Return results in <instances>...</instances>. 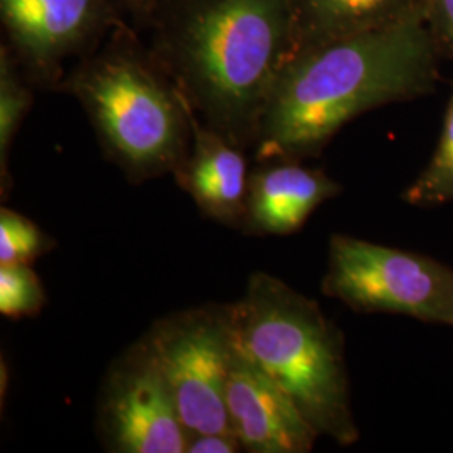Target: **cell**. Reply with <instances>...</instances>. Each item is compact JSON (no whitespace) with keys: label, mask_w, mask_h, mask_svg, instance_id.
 <instances>
[{"label":"cell","mask_w":453,"mask_h":453,"mask_svg":"<svg viewBox=\"0 0 453 453\" xmlns=\"http://www.w3.org/2000/svg\"><path fill=\"white\" fill-rule=\"evenodd\" d=\"M438 56L423 9L292 54L260 119L257 162H303L359 114L428 95L438 80Z\"/></svg>","instance_id":"obj_1"},{"label":"cell","mask_w":453,"mask_h":453,"mask_svg":"<svg viewBox=\"0 0 453 453\" xmlns=\"http://www.w3.org/2000/svg\"><path fill=\"white\" fill-rule=\"evenodd\" d=\"M148 29L151 54L202 123L254 146L291 56L289 0H166Z\"/></svg>","instance_id":"obj_2"},{"label":"cell","mask_w":453,"mask_h":453,"mask_svg":"<svg viewBox=\"0 0 453 453\" xmlns=\"http://www.w3.org/2000/svg\"><path fill=\"white\" fill-rule=\"evenodd\" d=\"M89 116L104 151L130 180L175 173L192 143V106L127 24L59 84Z\"/></svg>","instance_id":"obj_3"},{"label":"cell","mask_w":453,"mask_h":453,"mask_svg":"<svg viewBox=\"0 0 453 453\" xmlns=\"http://www.w3.org/2000/svg\"><path fill=\"white\" fill-rule=\"evenodd\" d=\"M232 326L243 355L291 396L319 437L357 443L344 336L316 301L257 273L232 304Z\"/></svg>","instance_id":"obj_4"},{"label":"cell","mask_w":453,"mask_h":453,"mask_svg":"<svg viewBox=\"0 0 453 453\" xmlns=\"http://www.w3.org/2000/svg\"><path fill=\"white\" fill-rule=\"evenodd\" d=\"M321 289L363 314L453 326V269L415 252L333 235Z\"/></svg>","instance_id":"obj_5"},{"label":"cell","mask_w":453,"mask_h":453,"mask_svg":"<svg viewBox=\"0 0 453 453\" xmlns=\"http://www.w3.org/2000/svg\"><path fill=\"white\" fill-rule=\"evenodd\" d=\"M146 340L190 435L234 432L226 411V383L235 351L232 306L177 312L155 324Z\"/></svg>","instance_id":"obj_6"},{"label":"cell","mask_w":453,"mask_h":453,"mask_svg":"<svg viewBox=\"0 0 453 453\" xmlns=\"http://www.w3.org/2000/svg\"><path fill=\"white\" fill-rule=\"evenodd\" d=\"M99 413L103 437L113 452H187L190 432L146 336L111 368Z\"/></svg>","instance_id":"obj_7"},{"label":"cell","mask_w":453,"mask_h":453,"mask_svg":"<svg viewBox=\"0 0 453 453\" xmlns=\"http://www.w3.org/2000/svg\"><path fill=\"white\" fill-rule=\"evenodd\" d=\"M114 0H0L7 46L31 82L61 84L63 65L84 58L125 22Z\"/></svg>","instance_id":"obj_8"},{"label":"cell","mask_w":453,"mask_h":453,"mask_svg":"<svg viewBox=\"0 0 453 453\" xmlns=\"http://www.w3.org/2000/svg\"><path fill=\"white\" fill-rule=\"evenodd\" d=\"M230 428L250 453H308L319 434L291 396L235 344L226 383Z\"/></svg>","instance_id":"obj_9"},{"label":"cell","mask_w":453,"mask_h":453,"mask_svg":"<svg viewBox=\"0 0 453 453\" xmlns=\"http://www.w3.org/2000/svg\"><path fill=\"white\" fill-rule=\"evenodd\" d=\"M242 146L209 128L192 110V143L173 173L205 217L243 228L249 173Z\"/></svg>","instance_id":"obj_10"},{"label":"cell","mask_w":453,"mask_h":453,"mask_svg":"<svg viewBox=\"0 0 453 453\" xmlns=\"http://www.w3.org/2000/svg\"><path fill=\"white\" fill-rule=\"evenodd\" d=\"M342 192L340 183L299 160L260 162L249 177L243 230L289 235L326 200Z\"/></svg>","instance_id":"obj_11"},{"label":"cell","mask_w":453,"mask_h":453,"mask_svg":"<svg viewBox=\"0 0 453 453\" xmlns=\"http://www.w3.org/2000/svg\"><path fill=\"white\" fill-rule=\"evenodd\" d=\"M420 9L421 0H289L291 56L385 27Z\"/></svg>","instance_id":"obj_12"},{"label":"cell","mask_w":453,"mask_h":453,"mask_svg":"<svg viewBox=\"0 0 453 453\" xmlns=\"http://www.w3.org/2000/svg\"><path fill=\"white\" fill-rule=\"evenodd\" d=\"M14 52L7 44L0 48V177L2 192L9 181V153L27 111L33 104V91L24 78Z\"/></svg>","instance_id":"obj_13"},{"label":"cell","mask_w":453,"mask_h":453,"mask_svg":"<svg viewBox=\"0 0 453 453\" xmlns=\"http://www.w3.org/2000/svg\"><path fill=\"white\" fill-rule=\"evenodd\" d=\"M403 200L415 207L453 202V91L437 150L418 179L403 192Z\"/></svg>","instance_id":"obj_14"},{"label":"cell","mask_w":453,"mask_h":453,"mask_svg":"<svg viewBox=\"0 0 453 453\" xmlns=\"http://www.w3.org/2000/svg\"><path fill=\"white\" fill-rule=\"evenodd\" d=\"M56 242L31 219L7 207L0 211V265L31 264Z\"/></svg>","instance_id":"obj_15"},{"label":"cell","mask_w":453,"mask_h":453,"mask_svg":"<svg viewBox=\"0 0 453 453\" xmlns=\"http://www.w3.org/2000/svg\"><path fill=\"white\" fill-rule=\"evenodd\" d=\"M46 291L31 264L0 265V314L20 319L37 316L46 306Z\"/></svg>","instance_id":"obj_16"},{"label":"cell","mask_w":453,"mask_h":453,"mask_svg":"<svg viewBox=\"0 0 453 453\" xmlns=\"http://www.w3.org/2000/svg\"><path fill=\"white\" fill-rule=\"evenodd\" d=\"M421 9L440 52L453 54V0H421Z\"/></svg>","instance_id":"obj_17"},{"label":"cell","mask_w":453,"mask_h":453,"mask_svg":"<svg viewBox=\"0 0 453 453\" xmlns=\"http://www.w3.org/2000/svg\"><path fill=\"white\" fill-rule=\"evenodd\" d=\"M241 450H243L242 443L235 432L190 435L187 447L188 453H234Z\"/></svg>","instance_id":"obj_18"},{"label":"cell","mask_w":453,"mask_h":453,"mask_svg":"<svg viewBox=\"0 0 453 453\" xmlns=\"http://www.w3.org/2000/svg\"><path fill=\"white\" fill-rule=\"evenodd\" d=\"M165 2L166 0H114L119 11L130 14L131 19L143 27L151 26Z\"/></svg>","instance_id":"obj_19"}]
</instances>
